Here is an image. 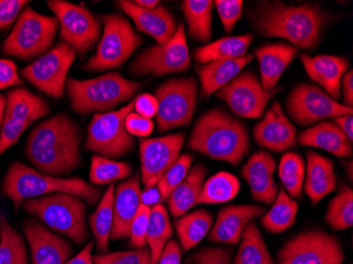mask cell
I'll use <instances>...</instances> for the list:
<instances>
[{"mask_svg":"<svg viewBox=\"0 0 353 264\" xmlns=\"http://www.w3.org/2000/svg\"><path fill=\"white\" fill-rule=\"evenodd\" d=\"M82 130L73 119L59 113L30 132L26 156L35 167L49 176L71 174L82 164Z\"/></svg>","mask_w":353,"mask_h":264,"instance_id":"obj_1","label":"cell"},{"mask_svg":"<svg viewBox=\"0 0 353 264\" xmlns=\"http://www.w3.org/2000/svg\"><path fill=\"white\" fill-rule=\"evenodd\" d=\"M259 34L287 39L293 45L312 50L321 41V33L329 15L317 5L287 6L281 1H259L248 11Z\"/></svg>","mask_w":353,"mask_h":264,"instance_id":"obj_2","label":"cell"},{"mask_svg":"<svg viewBox=\"0 0 353 264\" xmlns=\"http://www.w3.org/2000/svg\"><path fill=\"white\" fill-rule=\"evenodd\" d=\"M188 147L213 160L225 161L236 166L249 152L247 126L225 111L213 109L196 122Z\"/></svg>","mask_w":353,"mask_h":264,"instance_id":"obj_3","label":"cell"},{"mask_svg":"<svg viewBox=\"0 0 353 264\" xmlns=\"http://www.w3.org/2000/svg\"><path fill=\"white\" fill-rule=\"evenodd\" d=\"M3 194L13 202L17 212L26 200L51 194H70L79 196L91 206L98 205L102 190L81 178L63 179L32 170L21 162H14L3 178Z\"/></svg>","mask_w":353,"mask_h":264,"instance_id":"obj_4","label":"cell"},{"mask_svg":"<svg viewBox=\"0 0 353 264\" xmlns=\"http://www.w3.org/2000/svg\"><path fill=\"white\" fill-rule=\"evenodd\" d=\"M140 81H130L120 73L108 72L91 79H67L66 91L71 108L79 114L106 112L132 100Z\"/></svg>","mask_w":353,"mask_h":264,"instance_id":"obj_5","label":"cell"},{"mask_svg":"<svg viewBox=\"0 0 353 264\" xmlns=\"http://www.w3.org/2000/svg\"><path fill=\"white\" fill-rule=\"evenodd\" d=\"M23 210L37 218L43 225L66 236L77 244L89 239L86 225L87 204L79 196L70 194H51L26 200Z\"/></svg>","mask_w":353,"mask_h":264,"instance_id":"obj_6","label":"cell"},{"mask_svg":"<svg viewBox=\"0 0 353 264\" xmlns=\"http://www.w3.org/2000/svg\"><path fill=\"white\" fill-rule=\"evenodd\" d=\"M59 23L55 16H46L26 7L16 21L1 50L8 57L23 61L39 59L52 49Z\"/></svg>","mask_w":353,"mask_h":264,"instance_id":"obj_7","label":"cell"},{"mask_svg":"<svg viewBox=\"0 0 353 264\" xmlns=\"http://www.w3.org/2000/svg\"><path fill=\"white\" fill-rule=\"evenodd\" d=\"M101 19L104 29L97 52L83 65L89 72L121 68L143 43L142 37L122 14H105Z\"/></svg>","mask_w":353,"mask_h":264,"instance_id":"obj_8","label":"cell"},{"mask_svg":"<svg viewBox=\"0 0 353 264\" xmlns=\"http://www.w3.org/2000/svg\"><path fill=\"white\" fill-rule=\"evenodd\" d=\"M134 99L116 111L97 113L91 119L87 130L85 150L114 160L130 154L136 141L125 127V121L134 112Z\"/></svg>","mask_w":353,"mask_h":264,"instance_id":"obj_9","label":"cell"},{"mask_svg":"<svg viewBox=\"0 0 353 264\" xmlns=\"http://www.w3.org/2000/svg\"><path fill=\"white\" fill-rule=\"evenodd\" d=\"M199 87L192 77L170 79L156 90L158 102L156 123L160 132L186 126L197 106Z\"/></svg>","mask_w":353,"mask_h":264,"instance_id":"obj_10","label":"cell"},{"mask_svg":"<svg viewBox=\"0 0 353 264\" xmlns=\"http://www.w3.org/2000/svg\"><path fill=\"white\" fill-rule=\"evenodd\" d=\"M47 5L59 21L61 43L75 54L84 57L100 41L102 23L88 9L65 0H49Z\"/></svg>","mask_w":353,"mask_h":264,"instance_id":"obj_11","label":"cell"},{"mask_svg":"<svg viewBox=\"0 0 353 264\" xmlns=\"http://www.w3.org/2000/svg\"><path fill=\"white\" fill-rule=\"evenodd\" d=\"M190 63L185 28L180 23L174 37L165 45L157 43L143 50L130 63V72L137 77H162L188 71Z\"/></svg>","mask_w":353,"mask_h":264,"instance_id":"obj_12","label":"cell"},{"mask_svg":"<svg viewBox=\"0 0 353 264\" xmlns=\"http://www.w3.org/2000/svg\"><path fill=\"white\" fill-rule=\"evenodd\" d=\"M277 264H344L340 240L323 230H308L285 242Z\"/></svg>","mask_w":353,"mask_h":264,"instance_id":"obj_13","label":"cell"},{"mask_svg":"<svg viewBox=\"0 0 353 264\" xmlns=\"http://www.w3.org/2000/svg\"><path fill=\"white\" fill-rule=\"evenodd\" d=\"M74 51L66 43H59L49 52L21 69V79L54 99H61L66 91L67 79L74 63Z\"/></svg>","mask_w":353,"mask_h":264,"instance_id":"obj_14","label":"cell"},{"mask_svg":"<svg viewBox=\"0 0 353 264\" xmlns=\"http://www.w3.org/2000/svg\"><path fill=\"white\" fill-rule=\"evenodd\" d=\"M288 113L296 124L309 126L325 119L352 114V108L333 100L315 85L301 84L287 99Z\"/></svg>","mask_w":353,"mask_h":264,"instance_id":"obj_15","label":"cell"},{"mask_svg":"<svg viewBox=\"0 0 353 264\" xmlns=\"http://www.w3.org/2000/svg\"><path fill=\"white\" fill-rule=\"evenodd\" d=\"M275 92L276 89L265 90L257 75L247 71L234 77L216 95L240 118L259 119Z\"/></svg>","mask_w":353,"mask_h":264,"instance_id":"obj_16","label":"cell"},{"mask_svg":"<svg viewBox=\"0 0 353 264\" xmlns=\"http://www.w3.org/2000/svg\"><path fill=\"white\" fill-rule=\"evenodd\" d=\"M184 141V134L140 139V176L146 190L156 187L159 180L179 159Z\"/></svg>","mask_w":353,"mask_h":264,"instance_id":"obj_17","label":"cell"},{"mask_svg":"<svg viewBox=\"0 0 353 264\" xmlns=\"http://www.w3.org/2000/svg\"><path fill=\"white\" fill-rule=\"evenodd\" d=\"M23 228L32 264H65L70 259L73 253L70 242L52 233L41 221L28 220Z\"/></svg>","mask_w":353,"mask_h":264,"instance_id":"obj_18","label":"cell"},{"mask_svg":"<svg viewBox=\"0 0 353 264\" xmlns=\"http://www.w3.org/2000/svg\"><path fill=\"white\" fill-rule=\"evenodd\" d=\"M253 136L259 146L274 152H285L297 145L296 128L287 118L279 103L270 107L265 118L254 128Z\"/></svg>","mask_w":353,"mask_h":264,"instance_id":"obj_19","label":"cell"},{"mask_svg":"<svg viewBox=\"0 0 353 264\" xmlns=\"http://www.w3.org/2000/svg\"><path fill=\"white\" fill-rule=\"evenodd\" d=\"M116 3L134 21L138 31L152 37L158 45H165L176 33V19L162 3L152 10L142 9L130 0H120Z\"/></svg>","mask_w":353,"mask_h":264,"instance_id":"obj_20","label":"cell"},{"mask_svg":"<svg viewBox=\"0 0 353 264\" xmlns=\"http://www.w3.org/2000/svg\"><path fill=\"white\" fill-rule=\"evenodd\" d=\"M142 204L140 174L119 184L114 190V223L110 233L111 241L130 238L132 221Z\"/></svg>","mask_w":353,"mask_h":264,"instance_id":"obj_21","label":"cell"},{"mask_svg":"<svg viewBox=\"0 0 353 264\" xmlns=\"http://www.w3.org/2000/svg\"><path fill=\"white\" fill-rule=\"evenodd\" d=\"M275 170L276 161L265 152H255L243 166L241 176L249 184L255 201L270 205L276 199L279 186L273 178Z\"/></svg>","mask_w":353,"mask_h":264,"instance_id":"obj_22","label":"cell"},{"mask_svg":"<svg viewBox=\"0 0 353 264\" xmlns=\"http://www.w3.org/2000/svg\"><path fill=\"white\" fill-rule=\"evenodd\" d=\"M267 210L259 205H229L222 208L217 220L208 234V241L237 244L245 226L254 218L263 216Z\"/></svg>","mask_w":353,"mask_h":264,"instance_id":"obj_23","label":"cell"},{"mask_svg":"<svg viewBox=\"0 0 353 264\" xmlns=\"http://www.w3.org/2000/svg\"><path fill=\"white\" fill-rule=\"evenodd\" d=\"M301 61L308 77L325 89L327 94L336 101L342 92V79L349 68L348 59L335 55L310 57L301 54Z\"/></svg>","mask_w":353,"mask_h":264,"instance_id":"obj_24","label":"cell"},{"mask_svg":"<svg viewBox=\"0 0 353 264\" xmlns=\"http://www.w3.org/2000/svg\"><path fill=\"white\" fill-rule=\"evenodd\" d=\"M297 53V48L288 43H272L256 50L261 69V85L265 90L275 89L281 75Z\"/></svg>","mask_w":353,"mask_h":264,"instance_id":"obj_25","label":"cell"},{"mask_svg":"<svg viewBox=\"0 0 353 264\" xmlns=\"http://www.w3.org/2000/svg\"><path fill=\"white\" fill-rule=\"evenodd\" d=\"M303 146L316 147L330 152L339 158H351L352 142L333 122L325 121L303 130L297 138Z\"/></svg>","mask_w":353,"mask_h":264,"instance_id":"obj_26","label":"cell"},{"mask_svg":"<svg viewBox=\"0 0 353 264\" xmlns=\"http://www.w3.org/2000/svg\"><path fill=\"white\" fill-rule=\"evenodd\" d=\"M305 181V192L310 198L312 205L316 206L336 188L333 161L316 152H308Z\"/></svg>","mask_w":353,"mask_h":264,"instance_id":"obj_27","label":"cell"},{"mask_svg":"<svg viewBox=\"0 0 353 264\" xmlns=\"http://www.w3.org/2000/svg\"><path fill=\"white\" fill-rule=\"evenodd\" d=\"M253 55L225 61H211L205 65H197L196 73L201 83V99H208L213 93L239 74L248 63H251Z\"/></svg>","mask_w":353,"mask_h":264,"instance_id":"obj_28","label":"cell"},{"mask_svg":"<svg viewBox=\"0 0 353 264\" xmlns=\"http://www.w3.org/2000/svg\"><path fill=\"white\" fill-rule=\"evenodd\" d=\"M208 168L203 164H197L190 170L188 176L170 194L168 199V210L172 217L180 218L192 206L197 205L205 182Z\"/></svg>","mask_w":353,"mask_h":264,"instance_id":"obj_29","label":"cell"},{"mask_svg":"<svg viewBox=\"0 0 353 264\" xmlns=\"http://www.w3.org/2000/svg\"><path fill=\"white\" fill-rule=\"evenodd\" d=\"M6 116L23 121L31 125L51 112L50 106L41 95L34 94L28 89L15 88L8 92Z\"/></svg>","mask_w":353,"mask_h":264,"instance_id":"obj_30","label":"cell"},{"mask_svg":"<svg viewBox=\"0 0 353 264\" xmlns=\"http://www.w3.org/2000/svg\"><path fill=\"white\" fill-rule=\"evenodd\" d=\"M253 39V34L223 37L203 47L197 48L194 52V59L202 65L211 61L241 59L247 55Z\"/></svg>","mask_w":353,"mask_h":264,"instance_id":"obj_31","label":"cell"},{"mask_svg":"<svg viewBox=\"0 0 353 264\" xmlns=\"http://www.w3.org/2000/svg\"><path fill=\"white\" fill-rule=\"evenodd\" d=\"M114 184H110L99 202L98 208L89 218V225L94 236L97 251L100 255L108 253L109 240L114 223Z\"/></svg>","mask_w":353,"mask_h":264,"instance_id":"obj_32","label":"cell"},{"mask_svg":"<svg viewBox=\"0 0 353 264\" xmlns=\"http://www.w3.org/2000/svg\"><path fill=\"white\" fill-rule=\"evenodd\" d=\"M214 1L211 0H184L182 12L188 23V34L200 43H208L213 37L212 19Z\"/></svg>","mask_w":353,"mask_h":264,"instance_id":"obj_33","label":"cell"},{"mask_svg":"<svg viewBox=\"0 0 353 264\" xmlns=\"http://www.w3.org/2000/svg\"><path fill=\"white\" fill-rule=\"evenodd\" d=\"M213 225V217L205 210H198L185 214L174 221L180 246L183 252L194 249L208 235Z\"/></svg>","mask_w":353,"mask_h":264,"instance_id":"obj_34","label":"cell"},{"mask_svg":"<svg viewBox=\"0 0 353 264\" xmlns=\"http://www.w3.org/2000/svg\"><path fill=\"white\" fill-rule=\"evenodd\" d=\"M172 226L170 214L162 203L150 207V224H148L146 243L150 251V264L158 263L166 243L172 236Z\"/></svg>","mask_w":353,"mask_h":264,"instance_id":"obj_35","label":"cell"},{"mask_svg":"<svg viewBox=\"0 0 353 264\" xmlns=\"http://www.w3.org/2000/svg\"><path fill=\"white\" fill-rule=\"evenodd\" d=\"M233 264H275L261 230L254 222H250L243 230Z\"/></svg>","mask_w":353,"mask_h":264,"instance_id":"obj_36","label":"cell"},{"mask_svg":"<svg viewBox=\"0 0 353 264\" xmlns=\"http://www.w3.org/2000/svg\"><path fill=\"white\" fill-rule=\"evenodd\" d=\"M297 212L299 204L290 198L285 190H281L271 210L261 217V225L269 233H283L288 228L294 225Z\"/></svg>","mask_w":353,"mask_h":264,"instance_id":"obj_37","label":"cell"},{"mask_svg":"<svg viewBox=\"0 0 353 264\" xmlns=\"http://www.w3.org/2000/svg\"><path fill=\"white\" fill-rule=\"evenodd\" d=\"M239 180L229 172H218L204 182L198 204H219L233 200L239 192Z\"/></svg>","mask_w":353,"mask_h":264,"instance_id":"obj_38","label":"cell"},{"mask_svg":"<svg viewBox=\"0 0 353 264\" xmlns=\"http://www.w3.org/2000/svg\"><path fill=\"white\" fill-rule=\"evenodd\" d=\"M0 264H29V254L21 233L8 221L5 214H0Z\"/></svg>","mask_w":353,"mask_h":264,"instance_id":"obj_39","label":"cell"},{"mask_svg":"<svg viewBox=\"0 0 353 264\" xmlns=\"http://www.w3.org/2000/svg\"><path fill=\"white\" fill-rule=\"evenodd\" d=\"M279 174L290 198L301 199L303 180L306 174V166L303 156L295 152L283 154L279 164Z\"/></svg>","mask_w":353,"mask_h":264,"instance_id":"obj_40","label":"cell"},{"mask_svg":"<svg viewBox=\"0 0 353 264\" xmlns=\"http://www.w3.org/2000/svg\"><path fill=\"white\" fill-rule=\"evenodd\" d=\"M132 174V166L127 163L117 162L99 154H94L91 158L89 181L92 185L112 184L116 181L125 180Z\"/></svg>","mask_w":353,"mask_h":264,"instance_id":"obj_41","label":"cell"},{"mask_svg":"<svg viewBox=\"0 0 353 264\" xmlns=\"http://www.w3.org/2000/svg\"><path fill=\"white\" fill-rule=\"evenodd\" d=\"M325 221L335 230H344L353 224V192L343 185L340 192L329 203Z\"/></svg>","mask_w":353,"mask_h":264,"instance_id":"obj_42","label":"cell"},{"mask_svg":"<svg viewBox=\"0 0 353 264\" xmlns=\"http://www.w3.org/2000/svg\"><path fill=\"white\" fill-rule=\"evenodd\" d=\"M192 163V156L190 154H182L172 167L163 174L156 188L158 190L160 202L168 201L172 192L183 182L188 176Z\"/></svg>","mask_w":353,"mask_h":264,"instance_id":"obj_43","label":"cell"},{"mask_svg":"<svg viewBox=\"0 0 353 264\" xmlns=\"http://www.w3.org/2000/svg\"><path fill=\"white\" fill-rule=\"evenodd\" d=\"M150 251L148 246L132 251L116 252L93 256L94 264H150Z\"/></svg>","mask_w":353,"mask_h":264,"instance_id":"obj_44","label":"cell"},{"mask_svg":"<svg viewBox=\"0 0 353 264\" xmlns=\"http://www.w3.org/2000/svg\"><path fill=\"white\" fill-rule=\"evenodd\" d=\"M29 126L30 124L23 121L5 116L1 130H0V156L19 142V139Z\"/></svg>","mask_w":353,"mask_h":264,"instance_id":"obj_45","label":"cell"},{"mask_svg":"<svg viewBox=\"0 0 353 264\" xmlns=\"http://www.w3.org/2000/svg\"><path fill=\"white\" fill-rule=\"evenodd\" d=\"M150 207L145 204H141L138 214L132 221L130 227V242L134 249L146 247V235H148V224H150Z\"/></svg>","mask_w":353,"mask_h":264,"instance_id":"obj_46","label":"cell"},{"mask_svg":"<svg viewBox=\"0 0 353 264\" xmlns=\"http://www.w3.org/2000/svg\"><path fill=\"white\" fill-rule=\"evenodd\" d=\"M222 26L227 33L233 31L237 21L243 15V1L241 0H217L214 1Z\"/></svg>","mask_w":353,"mask_h":264,"instance_id":"obj_47","label":"cell"},{"mask_svg":"<svg viewBox=\"0 0 353 264\" xmlns=\"http://www.w3.org/2000/svg\"><path fill=\"white\" fill-rule=\"evenodd\" d=\"M234 250L229 247H204L194 254L190 260L197 264H233Z\"/></svg>","mask_w":353,"mask_h":264,"instance_id":"obj_48","label":"cell"},{"mask_svg":"<svg viewBox=\"0 0 353 264\" xmlns=\"http://www.w3.org/2000/svg\"><path fill=\"white\" fill-rule=\"evenodd\" d=\"M29 1L25 0H0V31L11 27L19 19Z\"/></svg>","mask_w":353,"mask_h":264,"instance_id":"obj_49","label":"cell"},{"mask_svg":"<svg viewBox=\"0 0 353 264\" xmlns=\"http://www.w3.org/2000/svg\"><path fill=\"white\" fill-rule=\"evenodd\" d=\"M125 127L132 136L144 139L152 134L154 123L150 119H146L141 116L138 113L132 112L128 114L125 121Z\"/></svg>","mask_w":353,"mask_h":264,"instance_id":"obj_50","label":"cell"},{"mask_svg":"<svg viewBox=\"0 0 353 264\" xmlns=\"http://www.w3.org/2000/svg\"><path fill=\"white\" fill-rule=\"evenodd\" d=\"M23 85V79L17 71L16 63L11 59H0V90Z\"/></svg>","mask_w":353,"mask_h":264,"instance_id":"obj_51","label":"cell"},{"mask_svg":"<svg viewBox=\"0 0 353 264\" xmlns=\"http://www.w3.org/2000/svg\"><path fill=\"white\" fill-rule=\"evenodd\" d=\"M134 110L141 116L152 120L158 112V102L154 95L150 93L139 95L134 99Z\"/></svg>","mask_w":353,"mask_h":264,"instance_id":"obj_52","label":"cell"},{"mask_svg":"<svg viewBox=\"0 0 353 264\" xmlns=\"http://www.w3.org/2000/svg\"><path fill=\"white\" fill-rule=\"evenodd\" d=\"M181 246L176 240L170 239L166 243L157 264H181Z\"/></svg>","mask_w":353,"mask_h":264,"instance_id":"obj_53","label":"cell"},{"mask_svg":"<svg viewBox=\"0 0 353 264\" xmlns=\"http://www.w3.org/2000/svg\"><path fill=\"white\" fill-rule=\"evenodd\" d=\"M343 97L344 105L352 108L353 105V72L352 70L345 73L342 79Z\"/></svg>","mask_w":353,"mask_h":264,"instance_id":"obj_54","label":"cell"},{"mask_svg":"<svg viewBox=\"0 0 353 264\" xmlns=\"http://www.w3.org/2000/svg\"><path fill=\"white\" fill-rule=\"evenodd\" d=\"M93 246L94 243L89 242L82 251L79 252L75 257L70 258L65 264H94L92 257Z\"/></svg>","mask_w":353,"mask_h":264,"instance_id":"obj_55","label":"cell"},{"mask_svg":"<svg viewBox=\"0 0 353 264\" xmlns=\"http://www.w3.org/2000/svg\"><path fill=\"white\" fill-rule=\"evenodd\" d=\"M336 126L344 132L345 136L352 142L353 141V116L352 114L342 115V116H338L334 118L333 121Z\"/></svg>","mask_w":353,"mask_h":264,"instance_id":"obj_56","label":"cell"},{"mask_svg":"<svg viewBox=\"0 0 353 264\" xmlns=\"http://www.w3.org/2000/svg\"><path fill=\"white\" fill-rule=\"evenodd\" d=\"M134 3H136L138 7L146 10L156 9V8L161 3L159 0H136Z\"/></svg>","mask_w":353,"mask_h":264,"instance_id":"obj_57","label":"cell"},{"mask_svg":"<svg viewBox=\"0 0 353 264\" xmlns=\"http://www.w3.org/2000/svg\"><path fill=\"white\" fill-rule=\"evenodd\" d=\"M6 108H7V99L5 95L0 94V130H1V126L5 120Z\"/></svg>","mask_w":353,"mask_h":264,"instance_id":"obj_58","label":"cell"},{"mask_svg":"<svg viewBox=\"0 0 353 264\" xmlns=\"http://www.w3.org/2000/svg\"><path fill=\"white\" fill-rule=\"evenodd\" d=\"M349 170H346V174H348L349 179L352 181V161L348 162Z\"/></svg>","mask_w":353,"mask_h":264,"instance_id":"obj_59","label":"cell"},{"mask_svg":"<svg viewBox=\"0 0 353 264\" xmlns=\"http://www.w3.org/2000/svg\"><path fill=\"white\" fill-rule=\"evenodd\" d=\"M1 235H3V233H1V227H0V240H1Z\"/></svg>","mask_w":353,"mask_h":264,"instance_id":"obj_60","label":"cell"},{"mask_svg":"<svg viewBox=\"0 0 353 264\" xmlns=\"http://www.w3.org/2000/svg\"><path fill=\"white\" fill-rule=\"evenodd\" d=\"M194 264H197V263H194Z\"/></svg>","mask_w":353,"mask_h":264,"instance_id":"obj_61","label":"cell"}]
</instances>
